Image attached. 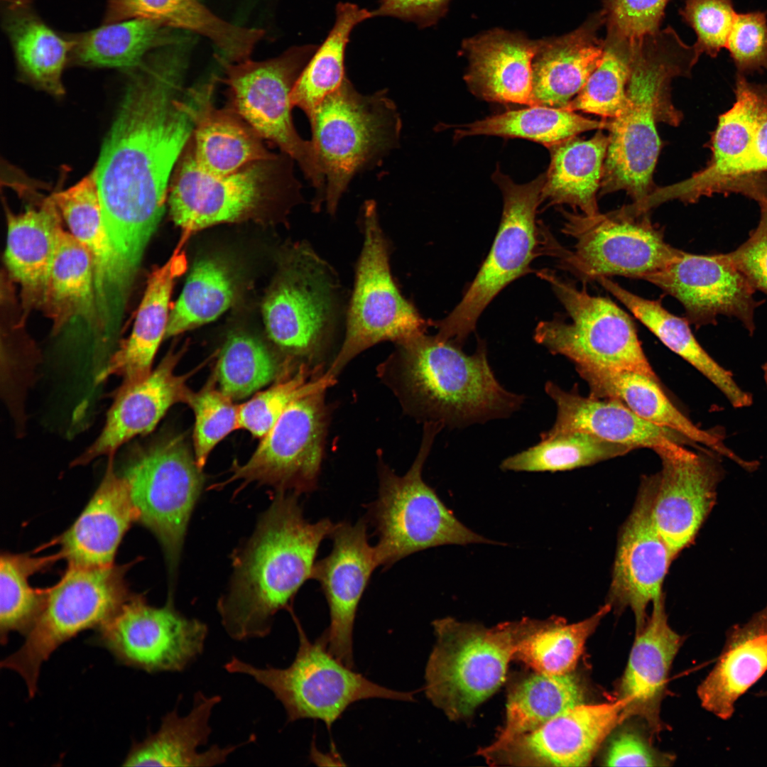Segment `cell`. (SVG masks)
<instances>
[{
	"mask_svg": "<svg viewBox=\"0 0 767 767\" xmlns=\"http://www.w3.org/2000/svg\"><path fill=\"white\" fill-rule=\"evenodd\" d=\"M175 47L131 70L118 113L94 168L115 268L131 275L163 217L174 168L192 134Z\"/></svg>",
	"mask_w": 767,
	"mask_h": 767,
	"instance_id": "obj_1",
	"label": "cell"
},
{
	"mask_svg": "<svg viewBox=\"0 0 767 767\" xmlns=\"http://www.w3.org/2000/svg\"><path fill=\"white\" fill-rule=\"evenodd\" d=\"M298 494L278 491L254 533L234 557L228 592L217 602L222 624L236 641L267 636L275 614L288 608L301 586L312 578L322 540L335 523L309 522Z\"/></svg>",
	"mask_w": 767,
	"mask_h": 767,
	"instance_id": "obj_2",
	"label": "cell"
},
{
	"mask_svg": "<svg viewBox=\"0 0 767 767\" xmlns=\"http://www.w3.org/2000/svg\"><path fill=\"white\" fill-rule=\"evenodd\" d=\"M634 41L624 105L609 121V145L599 196L625 191L637 203L656 187L653 175L661 148L656 125L678 126L671 84L690 75L702 55L668 26Z\"/></svg>",
	"mask_w": 767,
	"mask_h": 767,
	"instance_id": "obj_3",
	"label": "cell"
},
{
	"mask_svg": "<svg viewBox=\"0 0 767 767\" xmlns=\"http://www.w3.org/2000/svg\"><path fill=\"white\" fill-rule=\"evenodd\" d=\"M397 345L393 360L398 390L426 422L467 426L506 418L523 402L522 396L508 391L496 379L482 341L469 355L462 346L425 332Z\"/></svg>",
	"mask_w": 767,
	"mask_h": 767,
	"instance_id": "obj_4",
	"label": "cell"
},
{
	"mask_svg": "<svg viewBox=\"0 0 767 767\" xmlns=\"http://www.w3.org/2000/svg\"><path fill=\"white\" fill-rule=\"evenodd\" d=\"M533 619L492 628L451 617L433 622L436 643L425 668V695L451 720L471 716L502 685L516 647Z\"/></svg>",
	"mask_w": 767,
	"mask_h": 767,
	"instance_id": "obj_5",
	"label": "cell"
},
{
	"mask_svg": "<svg viewBox=\"0 0 767 767\" xmlns=\"http://www.w3.org/2000/svg\"><path fill=\"white\" fill-rule=\"evenodd\" d=\"M312 143L333 215L354 176L397 146L401 120L386 90L359 93L347 78L308 118Z\"/></svg>",
	"mask_w": 767,
	"mask_h": 767,
	"instance_id": "obj_6",
	"label": "cell"
},
{
	"mask_svg": "<svg viewBox=\"0 0 767 767\" xmlns=\"http://www.w3.org/2000/svg\"><path fill=\"white\" fill-rule=\"evenodd\" d=\"M442 427L425 422L419 452L404 475L380 466L379 494L368 510L379 538L374 548L379 565L389 567L414 553L440 545L499 544L462 523L423 479L424 463Z\"/></svg>",
	"mask_w": 767,
	"mask_h": 767,
	"instance_id": "obj_7",
	"label": "cell"
},
{
	"mask_svg": "<svg viewBox=\"0 0 767 767\" xmlns=\"http://www.w3.org/2000/svg\"><path fill=\"white\" fill-rule=\"evenodd\" d=\"M293 162L281 152L232 174L217 175L198 165L190 139L170 181L171 218L189 234L257 215L281 199L296 197L300 185Z\"/></svg>",
	"mask_w": 767,
	"mask_h": 767,
	"instance_id": "obj_8",
	"label": "cell"
},
{
	"mask_svg": "<svg viewBox=\"0 0 767 767\" xmlns=\"http://www.w3.org/2000/svg\"><path fill=\"white\" fill-rule=\"evenodd\" d=\"M293 617L299 646L288 667L258 668L235 656L224 665L227 672L251 676L271 691L283 705L288 722L320 719L330 729L355 702L370 698L413 700V692L387 688L354 671L329 651L325 631L312 642L295 616Z\"/></svg>",
	"mask_w": 767,
	"mask_h": 767,
	"instance_id": "obj_9",
	"label": "cell"
},
{
	"mask_svg": "<svg viewBox=\"0 0 767 767\" xmlns=\"http://www.w3.org/2000/svg\"><path fill=\"white\" fill-rule=\"evenodd\" d=\"M293 46L281 55L263 61L251 58L231 62L217 56L227 87V107L234 111L268 143L276 146L298 165L315 190L313 204L325 200L326 182L312 143L298 134L292 118L291 93L317 49Z\"/></svg>",
	"mask_w": 767,
	"mask_h": 767,
	"instance_id": "obj_10",
	"label": "cell"
},
{
	"mask_svg": "<svg viewBox=\"0 0 767 767\" xmlns=\"http://www.w3.org/2000/svg\"><path fill=\"white\" fill-rule=\"evenodd\" d=\"M538 274L550 285L569 318L539 322L534 334L538 343L572 361L577 370L631 371L658 381L626 312L609 298L590 295L584 286L580 289L551 270Z\"/></svg>",
	"mask_w": 767,
	"mask_h": 767,
	"instance_id": "obj_11",
	"label": "cell"
},
{
	"mask_svg": "<svg viewBox=\"0 0 767 767\" xmlns=\"http://www.w3.org/2000/svg\"><path fill=\"white\" fill-rule=\"evenodd\" d=\"M342 286L333 268L307 243L295 244L263 303L269 337L290 354L314 360L346 317Z\"/></svg>",
	"mask_w": 767,
	"mask_h": 767,
	"instance_id": "obj_12",
	"label": "cell"
},
{
	"mask_svg": "<svg viewBox=\"0 0 767 767\" xmlns=\"http://www.w3.org/2000/svg\"><path fill=\"white\" fill-rule=\"evenodd\" d=\"M562 210V232L575 239L574 251L565 249L551 235L545 242L544 254L584 282L612 276L643 279L682 251L665 241L663 228L652 222L648 212L632 214L623 206L594 214Z\"/></svg>",
	"mask_w": 767,
	"mask_h": 767,
	"instance_id": "obj_13",
	"label": "cell"
},
{
	"mask_svg": "<svg viewBox=\"0 0 767 767\" xmlns=\"http://www.w3.org/2000/svg\"><path fill=\"white\" fill-rule=\"evenodd\" d=\"M363 244L347 304L341 347L326 373L333 377L357 355L384 342L397 343L425 332L428 322L401 294L390 266V246L374 200L365 202Z\"/></svg>",
	"mask_w": 767,
	"mask_h": 767,
	"instance_id": "obj_14",
	"label": "cell"
},
{
	"mask_svg": "<svg viewBox=\"0 0 767 767\" xmlns=\"http://www.w3.org/2000/svg\"><path fill=\"white\" fill-rule=\"evenodd\" d=\"M126 570L114 564L68 565L58 582L47 589L43 610L24 643L1 663L24 679L30 697L36 692L43 663L56 648L82 631L98 629L131 597Z\"/></svg>",
	"mask_w": 767,
	"mask_h": 767,
	"instance_id": "obj_15",
	"label": "cell"
},
{
	"mask_svg": "<svg viewBox=\"0 0 767 767\" xmlns=\"http://www.w3.org/2000/svg\"><path fill=\"white\" fill-rule=\"evenodd\" d=\"M494 179L503 193L504 208L492 246L459 303L447 316L433 322L438 337L460 346L475 330L479 316L496 295L530 273L532 261L543 254L535 214L545 175L525 184H516L500 172Z\"/></svg>",
	"mask_w": 767,
	"mask_h": 767,
	"instance_id": "obj_16",
	"label": "cell"
},
{
	"mask_svg": "<svg viewBox=\"0 0 767 767\" xmlns=\"http://www.w3.org/2000/svg\"><path fill=\"white\" fill-rule=\"evenodd\" d=\"M121 475L125 479L138 521L159 540L174 576L187 524L205 478L181 437L136 450Z\"/></svg>",
	"mask_w": 767,
	"mask_h": 767,
	"instance_id": "obj_17",
	"label": "cell"
},
{
	"mask_svg": "<svg viewBox=\"0 0 767 767\" xmlns=\"http://www.w3.org/2000/svg\"><path fill=\"white\" fill-rule=\"evenodd\" d=\"M207 633L205 623L178 611L172 597L155 607L132 595L98 629L94 642L122 663L148 673L182 672L202 653Z\"/></svg>",
	"mask_w": 767,
	"mask_h": 767,
	"instance_id": "obj_18",
	"label": "cell"
},
{
	"mask_svg": "<svg viewBox=\"0 0 767 767\" xmlns=\"http://www.w3.org/2000/svg\"><path fill=\"white\" fill-rule=\"evenodd\" d=\"M318 388L293 401L250 459L236 466L228 482L242 480L299 495L315 489L327 427L325 394Z\"/></svg>",
	"mask_w": 767,
	"mask_h": 767,
	"instance_id": "obj_19",
	"label": "cell"
},
{
	"mask_svg": "<svg viewBox=\"0 0 767 767\" xmlns=\"http://www.w3.org/2000/svg\"><path fill=\"white\" fill-rule=\"evenodd\" d=\"M643 280L676 298L684 307L685 319L696 327L717 324L724 315L739 319L752 334L754 314L761 305L754 298L755 289L727 258L726 254H680Z\"/></svg>",
	"mask_w": 767,
	"mask_h": 767,
	"instance_id": "obj_20",
	"label": "cell"
},
{
	"mask_svg": "<svg viewBox=\"0 0 767 767\" xmlns=\"http://www.w3.org/2000/svg\"><path fill=\"white\" fill-rule=\"evenodd\" d=\"M662 467L653 474V518L673 560L694 540L716 499L724 471L719 454L709 448L658 455Z\"/></svg>",
	"mask_w": 767,
	"mask_h": 767,
	"instance_id": "obj_21",
	"label": "cell"
},
{
	"mask_svg": "<svg viewBox=\"0 0 767 767\" xmlns=\"http://www.w3.org/2000/svg\"><path fill=\"white\" fill-rule=\"evenodd\" d=\"M654 497L653 475L643 477L619 533L608 594L611 607L631 609L636 632L647 621L648 605L663 596V584L673 560L655 523Z\"/></svg>",
	"mask_w": 767,
	"mask_h": 767,
	"instance_id": "obj_22",
	"label": "cell"
},
{
	"mask_svg": "<svg viewBox=\"0 0 767 767\" xmlns=\"http://www.w3.org/2000/svg\"><path fill=\"white\" fill-rule=\"evenodd\" d=\"M627 702L582 704L514 739L485 759L491 765L586 766L619 724Z\"/></svg>",
	"mask_w": 767,
	"mask_h": 767,
	"instance_id": "obj_23",
	"label": "cell"
},
{
	"mask_svg": "<svg viewBox=\"0 0 767 767\" xmlns=\"http://www.w3.org/2000/svg\"><path fill=\"white\" fill-rule=\"evenodd\" d=\"M332 549L315 562L312 579L318 581L330 611L325 630L329 651L354 668L353 631L359 604L373 571L379 566L369 544L365 519L354 524L335 523L330 537Z\"/></svg>",
	"mask_w": 767,
	"mask_h": 767,
	"instance_id": "obj_24",
	"label": "cell"
},
{
	"mask_svg": "<svg viewBox=\"0 0 767 767\" xmlns=\"http://www.w3.org/2000/svg\"><path fill=\"white\" fill-rule=\"evenodd\" d=\"M545 390L556 405L557 415L553 427L541 437L585 433L633 449H652L657 454L677 452L687 445L703 447L675 430L641 418L616 399L584 397L552 381L545 384Z\"/></svg>",
	"mask_w": 767,
	"mask_h": 767,
	"instance_id": "obj_25",
	"label": "cell"
},
{
	"mask_svg": "<svg viewBox=\"0 0 767 767\" xmlns=\"http://www.w3.org/2000/svg\"><path fill=\"white\" fill-rule=\"evenodd\" d=\"M179 357L169 353L146 379L117 389L101 433L72 466L114 455L129 440L152 431L173 405L187 403L192 392L186 385L190 374H175Z\"/></svg>",
	"mask_w": 767,
	"mask_h": 767,
	"instance_id": "obj_26",
	"label": "cell"
},
{
	"mask_svg": "<svg viewBox=\"0 0 767 767\" xmlns=\"http://www.w3.org/2000/svg\"><path fill=\"white\" fill-rule=\"evenodd\" d=\"M217 77L186 89L185 109L192 123L190 143L194 158L205 171L225 175L276 153L234 111L214 102Z\"/></svg>",
	"mask_w": 767,
	"mask_h": 767,
	"instance_id": "obj_27",
	"label": "cell"
},
{
	"mask_svg": "<svg viewBox=\"0 0 767 767\" xmlns=\"http://www.w3.org/2000/svg\"><path fill=\"white\" fill-rule=\"evenodd\" d=\"M101 483L75 523L58 539L61 558L68 565H113L117 548L131 524L138 521L127 484L115 471L114 455Z\"/></svg>",
	"mask_w": 767,
	"mask_h": 767,
	"instance_id": "obj_28",
	"label": "cell"
},
{
	"mask_svg": "<svg viewBox=\"0 0 767 767\" xmlns=\"http://www.w3.org/2000/svg\"><path fill=\"white\" fill-rule=\"evenodd\" d=\"M603 9L592 13L572 31L538 40L532 62V106L566 109L599 65L605 25Z\"/></svg>",
	"mask_w": 767,
	"mask_h": 767,
	"instance_id": "obj_29",
	"label": "cell"
},
{
	"mask_svg": "<svg viewBox=\"0 0 767 767\" xmlns=\"http://www.w3.org/2000/svg\"><path fill=\"white\" fill-rule=\"evenodd\" d=\"M538 40L519 32L494 28L463 41L469 60L465 81L491 102L532 106V62Z\"/></svg>",
	"mask_w": 767,
	"mask_h": 767,
	"instance_id": "obj_30",
	"label": "cell"
},
{
	"mask_svg": "<svg viewBox=\"0 0 767 767\" xmlns=\"http://www.w3.org/2000/svg\"><path fill=\"white\" fill-rule=\"evenodd\" d=\"M62 215L52 197H40L18 214L7 212L5 263L21 288L23 320L40 308L62 232Z\"/></svg>",
	"mask_w": 767,
	"mask_h": 767,
	"instance_id": "obj_31",
	"label": "cell"
},
{
	"mask_svg": "<svg viewBox=\"0 0 767 767\" xmlns=\"http://www.w3.org/2000/svg\"><path fill=\"white\" fill-rule=\"evenodd\" d=\"M682 637L668 623L664 595L638 632L619 685V698L627 702L624 720L638 716L653 729L660 727L659 711L668 672L682 645Z\"/></svg>",
	"mask_w": 767,
	"mask_h": 767,
	"instance_id": "obj_32",
	"label": "cell"
},
{
	"mask_svg": "<svg viewBox=\"0 0 767 767\" xmlns=\"http://www.w3.org/2000/svg\"><path fill=\"white\" fill-rule=\"evenodd\" d=\"M219 695L207 696L200 691L194 695L192 707L185 716L178 714L177 707L161 720L159 729L142 742L132 746L125 758V766H212L226 762L237 748L256 740L251 735L245 742L221 747L212 745L205 751L212 729L210 719Z\"/></svg>",
	"mask_w": 767,
	"mask_h": 767,
	"instance_id": "obj_33",
	"label": "cell"
},
{
	"mask_svg": "<svg viewBox=\"0 0 767 767\" xmlns=\"http://www.w3.org/2000/svg\"><path fill=\"white\" fill-rule=\"evenodd\" d=\"M186 266L185 253L178 247L165 263L153 271L131 334L109 358L97 376L96 384L111 376H118L122 379L119 388H122L143 380L151 374L153 359L165 337L173 286Z\"/></svg>",
	"mask_w": 767,
	"mask_h": 767,
	"instance_id": "obj_34",
	"label": "cell"
},
{
	"mask_svg": "<svg viewBox=\"0 0 767 767\" xmlns=\"http://www.w3.org/2000/svg\"><path fill=\"white\" fill-rule=\"evenodd\" d=\"M51 195L71 234L92 259L98 326L109 333L119 320L124 306L118 293L94 170L71 187Z\"/></svg>",
	"mask_w": 767,
	"mask_h": 767,
	"instance_id": "obj_35",
	"label": "cell"
},
{
	"mask_svg": "<svg viewBox=\"0 0 767 767\" xmlns=\"http://www.w3.org/2000/svg\"><path fill=\"white\" fill-rule=\"evenodd\" d=\"M577 371L588 384L589 396L616 399L653 424L675 430L695 444H702L746 469L752 467V462L742 459L726 447L721 431L704 430L694 425L670 401L658 381L631 371L586 369Z\"/></svg>",
	"mask_w": 767,
	"mask_h": 767,
	"instance_id": "obj_36",
	"label": "cell"
},
{
	"mask_svg": "<svg viewBox=\"0 0 767 767\" xmlns=\"http://www.w3.org/2000/svg\"><path fill=\"white\" fill-rule=\"evenodd\" d=\"M142 18L174 29L200 34L210 40L231 62L251 58L262 29L245 28L227 22L199 0H106L102 24Z\"/></svg>",
	"mask_w": 767,
	"mask_h": 767,
	"instance_id": "obj_37",
	"label": "cell"
},
{
	"mask_svg": "<svg viewBox=\"0 0 767 767\" xmlns=\"http://www.w3.org/2000/svg\"><path fill=\"white\" fill-rule=\"evenodd\" d=\"M767 670V606L728 632L717 661L697 688L701 705L727 720L736 700Z\"/></svg>",
	"mask_w": 767,
	"mask_h": 767,
	"instance_id": "obj_38",
	"label": "cell"
},
{
	"mask_svg": "<svg viewBox=\"0 0 767 767\" xmlns=\"http://www.w3.org/2000/svg\"><path fill=\"white\" fill-rule=\"evenodd\" d=\"M596 281L626 306L668 348L712 382L734 407L744 408L752 403L751 396L736 384L732 374L715 361L699 344L685 318L670 312L660 300L636 295L608 277H599Z\"/></svg>",
	"mask_w": 767,
	"mask_h": 767,
	"instance_id": "obj_39",
	"label": "cell"
},
{
	"mask_svg": "<svg viewBox=\"0 0 767 767\" xmlns=\"http://www.w3.org/2000/svg\"><path fill=\"white\" fill-rule=\"evenodd\" d=\"M597 130L588 139L577 136L550 147L541 202L567 205L585 214L598 212L597 196L609 145V136Z\"/></svg>",
	"mask_w": 767,
	"mask_h": 767,
	"instance_id": "obj_40",
	"label": "cell"
},
{
	"mask_svg": "<svg viewBox=\"0 0 767 767\" xmlns=\"http://www.w3.org/2000/svg\"><path fill=\"white\" fill-rule=\"evenodd\" d=\"M1 5L2 27L21 75L45 91L62 95V73L72 49L68 35L48 25L32 4Z\"/></svg>",
	"mask_w": 767,
	"mask_h": 767,
	"instance_id": "obj_41",
	"label": "cell"
},
{
	"mask_svg": "<svg viewBox=\"0 0 767 767\" xmlns=\"http://www.w3.org/2000/svg\"><path fill=\"white\" fill-rule=\"evenodd\" d=\"M584 687L573 672L562 675L535 672L511 688L504 725L496 740L477 754L488 757L562 712L584 704Z\"/></svg>",
	"mask_w": 767,
	"mask_h": 767,
	"instance_id": "obj_42",
	"label": "cell"
},
{
	"mask_svg": "<svg viewBox=\"0 0 767 767\" xmlns=\"http://www.w3.org/2000/svg\"><path fill=\"white\" fill-rule=\"evenodd\" d=\"M39 309L51 320L54 333L77 317L98 326L92 259L85 247L64 230Z\"/></svg>",
	"mask_w": 767,
	"mask_h": 767,
	"instance_id": "obj_43",
	"label": "cell"
},
{
	"mask_svg": "<svg viewBox=\"0 0 767 767\" xmlns=\"http://www.w3.org/2000/svg\"><path fill=\"white\" fill-rule=\"evenodd\" d=\"M67 35L72 41L70 60L72 62L129 70L138 66L152 51L178 43L171 28L142 18L102 24Z\"/></svg>",
	"mask_w": 767,
	"mask_h": 767,
	"instance_id": "obj_44",
	"label": "cell"
},
{
	"mask_svg": "<svg viewBox=\"0 0 767 767\" xmlns=\"http://www.w3.org/2000/svg\"><path fill=\"white\" fill-rule=\"evenodd\" d=\"M370 18L371 11L352 3L337 5L333 27L302 70L291 93L293 106L303 110L308 118L347 78L344 56L350 34L357 25Z\"/></svg>",
	"mask_w": 767,
	"mask_h": 767,
	"instance_id": "obj_45",
	"label": "cell"
},
{
	"mask_svg": "<svg viewBox=\"0 0 767 767\" xmlns=\"http://www.w3.org/2000/svg\"><path fill=\"white\" fill-rule=\"evenodd\" d=\"M611 609V605L606 602L589 618L570 624L558 616L534 619L517 644L513 659L537 673L562 675L573 672L587 638Z\"/></svg>",
	"mask_w": 767,
	"mask_h": 767,
	"instance_id": "obj_46",
	"label": "cell"
},
{
	"mask_svg": "<svg viewBox=\"0 0 767 767\" xmlns=\"http://www.w3.org/2000/svg\"><path fill=\"white\" fill-rule=\"evenodd\" d=\"M609 124L606 120L590 119L566 109L535 105L459 126L455 137L489 135L522 138L549 148L583 132L608 129Z\"/></svg>",
	"mask_w": 767,
	"mask_h": 767,
	"instance_id": "obj_47",
	"label": "cell"
},
{
	"mask_svg": "<svg viewBox=\"0 0 767 767\" xmlns=\"http://www.w3.org/2000/svg\"><path fill=\"white\" fill-rule=\"evenodd\" d=\"M234 292L232 276L224 263L214 258L196 262L169 315L165 337L214 320L229 308Z\"/></svg>",
	"mask_w": 767,
	"mask_h": 767,
	"instance_id": "obj_48",
	"label": "cell"
},
{
	"mask_svg": "<svg viewBox=\"0 0 767 767\" xmlns=\"http://www.w3.org/2000/svg\"><path fill=\"white\" fill-rule=\"evenodd\" d=\"M59 558H61L59 553L44 557L1 554L0 638L2 644L7 643L10 632L17 631L27 636L34 626L44 606L47 589H34L29 583V578Z\"/></svg>",
	"mask_w": 767,
	"mask_h": 767,
	"instance_id": "obj_49",
	"label": "cell"
},
{
	"mask_svg": "<svg viewBox=\"0 0 767 767\" xmlns=\"http://www.w3.org/2000/svg\"><path fill=\"white\" fill-rule=\"evenodd\" d=\"M633 450L591 434L572 433L541 437L537 445L507 457L500 467L513 472L565 471L624 455Z\"/></svg>",
	"mask_w": 767,
	"mask_h": 767,
	"instance_id": "obj_50",
	"label": "cell"
},
{
	"mask_svg": "<svg viewBox=\"0 0 767 767\" xmlns=\"http://www.w3.org/2000/svg\"><path fill=\"white\" fill-rule=\"evenodd\" d=\"M634 41L606 28L601 62L566 109L592 114L612 119L621 111L626 100Z\"/></svg>",
	"mask_w": 767,
	"mask_h": 767,
	"instance_id": "obj_51",
	"label": "cell"
},
{
	"mask_svg": "<svg viewBox=\"0 0 767 767\" xmlns=\"http://www.w3.org/2000/svg\"><path fill=\"white\" fill-rule=\"evenodd\" d=\"M736 101L721 115L711 141L712 156L707 171L723 169L749 149L767 119V86L749 82L737 73Z\"/></svg>",
	"mask_w": 767,
	"mask_h": 767,
	"instance_id": "obj_52",
	"label": "cell"
},
{
	"mask_svg": "<svg viewBox=\"0 0 767 767\" xmlns=\"http://www.w3.org/2000/svg\"><path fill=\"white\" fill-rule=\"evenodd\" d=\"M278 372L273 354L258 339L237 333L226 341L217 366L219 390L233 401L249 396L269 384Z\"/></svg>",
	"mask_w": 767,
	"mask_h": 767,
	"instance_id": "obj_53",
	"label": "cell"
},
{
	"mask_svg": "<svg viewBox=\"0 0 767 767\" xmlns=\"http://www.w3.org/2000/svg\"><path fill=\"white\" fill-rule=\"evenodd\" d=\"M303 364L293 374L256 393L239 406L240 428L262 438L297 398L322 386H330L335 379L325 372L318 374Z\"/></svg>",
	"mask_w": 767,
	"mask_h": 767,
	"instance_id": "obj_54",
	"label": "cell"
},
{
	"mask_svg": "<svg viewBox=\"0 0 767 767\" xmlns=\"http://www.w3.org/2000/svg\"><path fill=\"white\" fill-rule=\"evenodd\" d=\"M187 404L193 410L195 457L202 469L213 448L232 431L240 428L239 405L217 389L212 382L191 392Z\"/></svg>",
	"mask_w": 767,
	"mask_h": 767,
	"instance_id": "obj_55",
	"label": "cell"
},
{
	"mask_svg": "<svg viewBox=\"0 0 767 767\" xmlns=\"http://www.w3.org/2000/svg\"><path fill=\"white\" fill-rule=\"evenodd\" d=\"M767 119L762 124L747 151L729 166L705 175V192L741 193L758 201L767 195Z\"/></svg>",
	"mask_w": 767,
	"mask_h": 767,
	"instance_id": "obj_56",
	"label": "cell"
},
{
	"mask_svg": "<svg viewBox=\"0 0 767 767\" xmlns=\"http://www.w3.org/2000/svg\"><path fill=\"white\" fill-rule=\"evenodd\" d=\"M679 13L696 34L697 49L711 58L726 48L737 14L733 0H686Z\"/></svg>",
	"mask_w": 767,
	"mask_h": 767,
	"instance_id": "obj_57",
	"label": "cell"
},
{
	"mask_svg": "<svg viewBox=\"0 0 767 767\" xmlns=\"http://www.w3.org/2000/svg\"><path fill=\"white\" fill-rule=\"evenodd\" d=\"M767 12L737 13L726 48L738 73L767 70Z\"/></svg>",
	"mask_w": 767,
	"mask_h": 767,
	"instance_id": "obj_58",
	"label": "cell"
},
{
	"mask_svg": "<svg viewBox=\"0 0 767 767\" xmlns=\"http://www.w3.org/2000/svg\"><path fill=\"white\" fill-rule=\"evenodd\" d=\"M670 0H603L606 28L631 40L660 30Z\"/></svg>",
	"mask_w": 767,
	"mask_h": 767,
	"instance_id": "obj_59",
	"label": "cell"
},
{
	"mask_svg": "<svg viewBox=\"0 0 767 767\" xmlns=\"http://www.w3.org/2000/svg\"><path fill=\"white\" fill-rule=\"evenodd\" d=\"M726 255L755 290L767 294V207L761 209L759 223L749 239Z\"/></svg>",
	"mask_w": 767,
	"mask_h": 767,
	"instance_id": "obj_60",
	"label": "cell"
},
{
	"mask_svg": "<svg viewBox=\"0 0 767 767\" xmlns=\"http://www.w3.org/2000/svg\"><path fill=\"white\" fill-rule=\"evenodd\" d=\"M451 0H381L372 16L395 17L428 27L436 23L447 11Z\"/></svg>",
	"mask_w": 767,
	"mask_h": 767,
	"instance_id": "obj_61",
	"label": "cell"
},
{
	"mask_svg": "<svg viewBox=\"0 0 767 767\" xmlns=\"http://www.w3.org/2000/svg\"><path fill=\"white\" fill-rule=\"evenodd\" d=\"M658 756L648 743L638 734L623 731L609 743L604 765L607 766H658Z\"/></svg>",
	"mask_w": 767,
	"mask_h": 767,
	"instance_id": "obj_62",
	"label": "cell"
},
{
	"mask_svg": "<svg viewBox=\"0 0 767 767\" xmlns=\"http://www.w3.org/2000/svg\"><path fill=\"white\" fill-rule=\"evenodd\" d=\"M762 369L763 372L764 381L767 387V362L763 365Z\"/></svg>",
	"mask_w": 767,
	"mask_h": 767,
	"instance_id": "obj_63",
	"label": "cell"
},
{
	"mask_svg": "<svg viewBox=\"0 0 767 767\" xmlns=\"http://www.w3.org/2000/svg\"><path fill=\"white\" fill-rule=\"evenodd\" d=\"M763 695H767V691L762 694Z\"/></svg>",
	"mask_w": 767,
	"mask_h": 767,
	"instance_id": "obj_64",
	"label": "cell"
}]
</instances>
